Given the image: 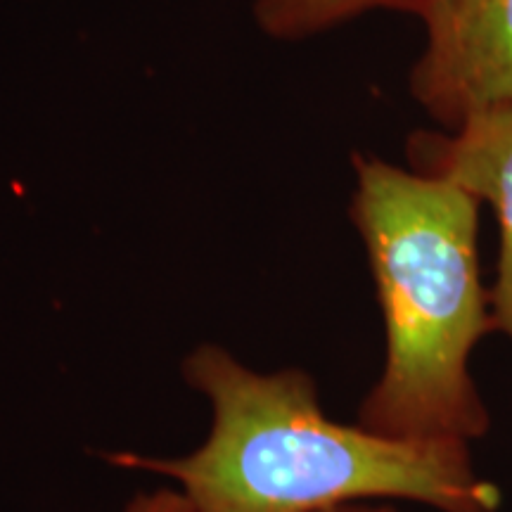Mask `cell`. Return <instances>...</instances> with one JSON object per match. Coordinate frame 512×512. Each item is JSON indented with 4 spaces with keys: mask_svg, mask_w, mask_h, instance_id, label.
<instances>
[{
    "mask_svg": "<svg viewBox=\"0 0 512 512\" xmlns=\"http://www.w3.org/2000/svg\"><path fill=\"white\" fill-rule=\"evenodd\" d=\"M413 100L448 131L512 105V0H422Z\"/></svg>",
    "mask_w": 512,
    "mask_h": 512,
    "instance_id": "3",
    "label": "cell"
},
{
    "mask_svg": "<svg viewBox=\"0 0 512 512\" xmlns=\"http://www.w3.org/2000/svg\"><path fill=\"white\" fill-rule=\"evenodd\" d=\"M351 221L384 320V366L356 425L403 441H472L491 413L472 354L494 332L479 264L482 202L444 178L354 157Z\"/></svg>",
    "mask_w": 512,
    "mask_h": 512,
    "instance_id": "2",
    "label": "cell"
},
{
    "mask_svg": "<svg viewBox=\"0 0 512 512\" xmlns=\"http://www.w3.org/2000/svg\"><path fill=\"white\" fill-rule=\"evenodd\" d=\"M323 512H401L394 503L389 501H368V503H347Z\"/></svg>",
    "mask_w": 512,
    "mask_h": 512,
    "instance_id": "6",
    "label": "cell"
},
{
    "mask_svg": "<svg viewBox=\"0 0 512 512\" xmlns=\"http://www.w3.org/2000/svg\"><path fill=\"white\" fill-rule=\"evenodd\" d=\"M415 171L444 178L496 211V280L489 287L494 332L512 342V105L475 114L451 133L420 131L408 140Z\"/></svg>",
    "mask_w": 512,
    "mask_h": 512,
    "instance_id": "4",
    "label": "cell"
},
{
    "mask_svg": "<svg viewBox=\"0 0 512 512\" xmlns=\"http://www.w3.org/2000/svg\"><path fill=\"white\" fill-rule=\"evenodd\" d=\"M121 512H192V508L181 491L171 486V489H155L147 494L140 491Z\"/></svg>",
    "mask_w": 512,
    "mask_h": 512,
    "instance_id": "5",
    "label": "cell"
},
{
    "mask_svg": "<svg viewBox=\"0 0 512 512\" xmlns=\"http://www.w3.org/2000/svg\"><path fill=\"white\" fill-rule=\"evenodd\" d=\"M183 382L211 408L207 439L181 456L107 453V463L166 477L192 512H323L406 501L437 512H498L503 491L463 441H403L325 413L302 368L264 373L221 344L181 361Z\"/></svg>",
    "mask_w": 512,
    "mask_h": 512,
    "instance_id": "1",
    "label": "cell"
}]
</instances>
